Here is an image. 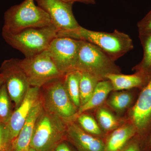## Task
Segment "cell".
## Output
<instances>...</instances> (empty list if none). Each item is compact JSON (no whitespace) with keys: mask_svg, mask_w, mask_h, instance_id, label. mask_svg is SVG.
I'll return each mask as SVG.
<instances>
[{"mask_svg":"<svg viewBox=\"0 0 151 151\" xmlns=\"http://www.w3.org/2000/svg\"><path fill=\"white\" fill-rule=\"evenodd\" d=\"M57 36L89 42L115 61L134 48L129 36L116 29L111 33L94 31L80 26L75 29L58 32Z\"/></svg>","mask_w":151,"mask_h":151,"instance_id":"1","label":"cell"},{"mask_svg":"<svg viewBox=\"0 0 151 151\" xmlns=\"http://www.w3.org/2000/svg\"><path fill=\"white\" fill-rule=\"evenodd\" d=\"M58 32L52 25L29 28L14 33L2 30V35L9 45L21 52L25 58H29L47 50L52 40L57 37Z\"/></svg>","mask_w":151,"mask_h":151,"instance_id":"2","label":"cell"},{"mask_svg":"<svg viewBox=\"0 0 151 151\" xmlns=\"http://www.w3.org/2000/svg\"><path fill=\"white\" fill-rule=\"evenodd\" d=\"M35 2V0H24L8 9L4 15L2 30L14 33L29 28L52 25L48 14L36 5Z\"/></svg>","mask_w":151,"mask_h":151,"instance_id":"3","label":"cell"},{"mask_svg":"<svg viewBox=\"0 0 151 151\" xmlns=\"http://www.w3.org/2000/svg\"><path fill=\"white\" fill-rule=\"evenodd\" d=\"M65 121L42 110L36 122L30 147L36 151H54L66 140Z\"/></svg>","mask_w":151,"mask_h":151,"instance_id":"4","label":"cell"},{"mask_svg":"<svg viewBox=\"0 0 151 151\" xmlns=\"http://www.w3.org/2000/svg\"><path fill=\"white\" fill-rule=\"evenodd\" d=\"M81 41L76 70L89 73L99 81L108 80L109 74L122 73L119 66L100 49Z\"/></svg>","mask_w":151,"mask_h":151,"instance_id":"5","label":"cell"},{"mask_svg":"<svg viewBox=\"0 0 151 151\" xmlns=\"http://www.w3.org/2000/svg\"><path fill=\"white\" fill-rule=\"evenodd\" d=\"M64 76L44 85L40 88V91L43 110L65 121L75 119L78 108L68 94Z\"/></svg>","mask_w":151,"mask_h":151,"instance_id":"6","label":"cell"},{"mask_svg":"<svg viewBox=\"0 0 151 151\" xmlns=\"http://www.w3.org/2000/svg\"><path fill=\"white\" fill-rule=\"evenodd\" d=\"M19 63L32 87L40 88L65 75L58 69L47 50L31 57L19 59Z\"/></svg>","mask_w":151,"mask_h":151,"instance_id":"7","label":"cell"},{"mask_svg":"<svg viewBox=\"0 0 151 151\" xmlns=\"http://www.w3.org/2000/svg\"><path fill=\"white\" fill-rule=\"evenodd\" d=\"M0 73L15 109L20 105L31 87L20 64L19 59L11 58L3 61L0 67Z\"/></svg>","mask_w":151,"mask_h":151,"instance_id":"8","label":"cell"},{"mask_svg":"<svg viewBox=\"0 0 151 151\" xmlns=\"http://www.w3.org/2000/svg\"><path fill=\"white\" fill-rule=\"evenodd\" d=\"M81 41L57 37L50 43L47 50L58 69L63 74L76 70Z\"/></svg>","mask_w":151,"mask_h":151,"instance_id":"9","label":"cell"},{"mask_svg":"<svg viewBox=\"0 0 151 151\" xmlns=\"http://www.w3.org/2000/svg\"><path fill=\"white\" fill-rule=\"evenodd\" d=\"M126 118L134 125L138 135L148 139L151 133V78L141 89L136 103Z\"/></svg>","mask_w":151,"mask_h":151,"instance_id":"10","label":"cell"},{"mask_svg":"<svg viewBox=\"0 0 151 151\" xmlns=\"http://www.w3.org/2000/svg\"><path fill=\"white\" fill-rule=\"evenodd\" d=\"M35 1L48 14L52 24L58 32L74 29L80 26L73 14V3L61 0H35Z\"/></svg>","mask_w":151,"mask_h":151,"instance_id":"11","label":"cell"},{"mask_svg":"<svg viewBox=\"0 0 151 151\" xmlns=\"http://www.w3.org/2000/svg\"><path fill=\"white\" fill-rule=\"evenodd\" d=\"M66 140L77 151H105L104 139L88 134L79 127L75 119L65 121Z\"/></svg>","mask_w":151,"mask_h":151,"instance_id":"12","label":"cell"},{"mask_svg":"<svg viewBox=\"0 0 151 151\" xmlns=\"http://www.w3.org/2000/svg\"><path fill=\"white\" fill-rule=\"evenodd\" d=\"M40 101V88L31 86L20 105L14 111L7 124L14 140L23 127L30 113Z\"/></svg>","mask_w":151,"mask_h":151,"instance_id":"13","label":"cell"},{"mask_svg":"<svg viewBox=\"0 0 151 151\" xmlns=\"http://www.w3.org/2000/svg\"><path fill=\"white\" fill-rule=\"evenodd\" d=\"M141 89L112 91L104 105L117 116L126 118L127 113L134 105Z\"/></svg>","mask_w":151,"mask_h":151,"instance_id":"14","label":"cell"},{"mask_svg":"<svg viewBox=\"0 0 151 151\" xmlns=\"http://www.w3.org/2000/svg\"><path fill=\"white\" fill-rule=\"evenodd\" d=\"M137 134L134 125L127 121L105 136V151H121Z\"/></svg>","mask_w":151,"mask_h":151,"instance_id":"15","label":"cell"},{"mask_svg":"<svg viewBox=\"0 0 151 151\" xmlns=\"http://www.w3.org/2000/svg\"><path fill=\"white\" fill-rule=\"evenodd\" d=\"M43 110L41 100L30 113L17 137L13 142L11 151H28L37 120Z\"/></svg>","mask_w":151,"mask_h":151,"instance_id":"16","label":"cell"},{"mask_svg":"<svg viewBox=\"0 0 151 151\" xmlns=\"http://www.w3.org/2000/svg\"><path fill=\"white\" fill-rule=\"evenodd\" d=\"M151 77L135 72L133 74L125 75L122 73L109 74L107 79L113 86V91L129 90L133 89H142L147 84Z\"/></svg>","mask_w":151,"mask_h":151,"instance_id":"17","label":"cell"},{"mask_svg":"<svg viewBox=\"0 0 151 151\" xmlns=\"http://www.w3.org/2000/svg\"><path fill=\"white\" fill-rule=\"evenodd\" d=\"M90 111L100 128L106 135L127 121L126 118L117 116L104 104Z\"/></svg>","mask_w":151,"mask_h":151,"instance_id":"18","label":"cell"},{"mask_svg":"<svg viewBox=\"0 0 151 151\" xmlns=\"http://www.w3.org/2000/svg\"><path fill=\"white\" fill-rule=\"evenodd\" d=\"M112 91L113 86L109 80L99 81L91 98L88 102L78 108L76 117L81 113L93 111L104 105L108 96Z\"/></svg>","mask_w":151,"mask_h":151,"instance_id":"19","label":"cell"},{"mask_svg":"<svg viewBox=\"0 0 151 151\" xmlns=\"http://www.w3.org/2000/svg\"><path fill=\"white\" fill-rule=\"evenodd\" d=\"M139 38L143 48V57L139 63H138L132 70L151 76V33L139 34Z\"/></svg>","mask_w":151,"mask_h":151,"instance_id":"20","label":"cell"},{"mask_svg":"<svg viewBox=\"0 0 151 151\" xmlns=\"http://www.w3.org/2000/svg\"><path fill=\"white\" fill-rule=\"evenodd\" d=\"M75 121L85 132L104 139L106 134L103 132L91 111L84 112L76 117Z\"/></svg>","mask_w":151,"mask_h":151,"instance_id":"21","label":"cell"},{"mask_svg":"<svg viewBox=\"0 0 151 151\" xmlns=\"http://www.w3.org/2000/svg\"><path fill=\"white\" fill-rule=\"evenodd\" d=\"M80 77L81 72L77 70L68 73L64 76V83L68 94L78 109L81 106L79 92Z\"/></svg>","mask_w":151,"mask_h":151,"instance_id":"22","label":"cell"},{"mask_svg":"<svg viewBox=\"0 0 151 151\" xmlns=\"http://www.w3.org/2000/svg\"><path fill=\"white\" fill-rule=\"evenodd\" d=\"M81 72L79 81V92L81 107L91 98L99 81L89 73ZM80 108V107H79Z\"/></svg>","mask_w":151,"mask_h":151,"instance_id":"23","label":"cell"},{"mask_svg":"<svg viewBox=\"0 0 151 151\" xmlns=\"http://www.w3.org/2000/svg\"><path fill=\"white\" fill-rule=\"evenodd\" d=\"M12 100L5 84L0 87V122L7 124L12 114Z\"/></svg>","mask_w":151,"mask_h":151,"instance_id":"24","label":"cell"},{"mask_svg":"<svg viewBox=\"0 0 151 151\" xmlns=\"http://www.w3.org/2000/svg\"><path fill=\"white\" fill-rule=\"evenodd\" d=\"M120 151H151L147 139L137 134Z\"/></svg>","mask_w":151,"mask_h":151,"instance_id":"25","label":"cell"},{"mask_svg":"<svg viewBox=\"0 0 151 151\" xmlns=\"http://www.w3.org/2000/svg\"><path fill=\"white\" fill-rule=\"evenodd\" d=\"M13 141L7 124L0 122V151H11Z\"/></svg>","mask_w":151,"mask_h":151,"instance_id":"26","label":"cell"},{"mask_svg":"<svg viewBox=\"0 0 151 151\" xmlns=\"http://www.w3.org/2000/svg\"><path fill=\"white\" fill-rule=\"evenodd\" d=\"M137 27L139 34L151 33V10L138 22Z\"/></svg>","mask_w":151,"mask_h":151,"instance_id":"27","label":"cell"},{"mask_svg":"<svg viewBox=\"0 0 151 151\" xmlns=\"http://www.w3.org/2000/svg\"><path fill=\"white\" fill-rule=\"evenodd\" d=\"M65 141L60 143L55 149L54 151H73Z\"/></svg>","mask_w":151,"mask_h":151,"instance_id":"28","label":"cell"},{"mask_svg":"<svg viewBox=\"0 0 151 151\" xmlns=\"http://www.w3.org/2000/svg\"><path fill=\"white\" fill-rule=\"evenodd\" d=\"M67 3H74L75 2H80L86 4H94L96 2L95 0H61Z\"/></svg>","mask_w":151,"mask_h":151,"instance_id":"29","label":"cell"},{"mask_svg":"<svg viewBox=\"0 0 151 151\" xmlns=\"http://www.w3.org/2000/svg\"><path fill=\"white\" fill-rule=\"evenodd\" d=\"M4 84V78L2 76L0 73V87Z\"/></svg>","mask_w":151,"mask_h":151,"instance_id":"30","label":"cell"},{"mask_svg":"<svg viewBox=\"0 0 151 151\" xmlns=\"http://www.w3.org/2000/svg\"><path fill=\"white\" fill-rule=\"evenodd\" d=\"M147 142L149 145L151 147V133L150 136H149Z\"/></svg>","mask_w":151,"mask_h":151,"instance_id":"31","label":"cell"},{"mask_svg":"<svg viewBox=\"0 0 151 151\" xmlns=\"http://www.w3.org/2000/svg\"><path fill=\"white\" fill-rule=\"evenodd\" d=\"M28 151H36L34 150V149L32 148H30L29 150Z\"/></svg>","mask_w":151,"mask_h":151,"instance_id":"32","label":"cell"}]
</instances>
